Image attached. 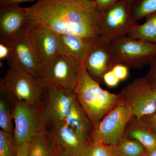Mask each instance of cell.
Segmentation results:
<instances>
[{
    "instance_id": "obj_1",
    "label": "cell",
    "mask_w": 156,
    "mask_h": 156,
    "mask_svg": "<svg viewBox=\"0 0 156 156\" xmlns=\"http://www.w3.org/2000/svg\"><path fill=\"white\" fill-rule=\"evenodd\" d=\"M29 26H44L59 34L101 37V13L93 0H41L26 8Z\"/></svg>"
},
{
    "instance_id": "obj_2",
    "label": "cell",
    "mask_w": 156,
    "mask_h": 156,
    "mask_svg": "<svg viewBox=\"0 0 156 156\" xmlns=\"http://www.w3.org/2000/svg\"><path fill=\"white\" fill-rule=\"evenodd\" d=\"M73 92L92 125L122 102L119 94L102 89L98 82L89 75L84 65Z\"/></svg>"
},
{
    "instance_id": "obj_3",
    "label": "cell",
    "mask_w": 156,
    "mask_h": 156,
    "mask_svg": "<svg viewBox=\"0 0 156 156\" xmlns=\"http://www.w3.org/2000/svg\"><path fill=\"white\" fill-rule=\"evenodd\" d=\"M11 115L15 124L14 135L17 147L23 143L29 142L34 136L49 127L42 103L31 104L17 101Z\"/></svg>"
},
{
    "instance_id": "obj_4",
    "label": "cell",
    "mask_w": 156,
    "mask_h": 156,
    "mask_svg": "<svg viewBox=\"0 0 156 156\" xmlns=\"http://www.w3.org/2000/svg\"><path fill=\"white\" fill-rule=\"evenodd\" d=\"M109 46L117 63L128 68H140L156 58V43L126 36L114 40Z\"/></svg>"
},
{
    "instance_id": "obj_5",
    "label": "cell",
    "mask_w": 156,
    "mask_h": 156,
    "mask_svg": "<svg viewBox=\"0 0 156 156\" xmlns=\"http://www.w3.org/2000/svg\"><path fill=\"white\" fill-rule=\"evenodd\" d=\"M0 85L11 92L17 101L31 104L43 102L45 86L20 68L9 66Z\"/></svg>"
},
{
    "instance_id": "obj_6",
    "label": "cell",
    "mask_w": 156,
    "mask_h": 156,
    "mask_svg": "<svg viewBox=\"0 0 156 156\" xmlns=\"http://www.w3.org/2000/svg\"><path fill=\"white\" fill-rule=\"evenodd\" d=\"M130 4L120 0L105 11L101 12V39L108 44L128 36L136 25L131 18Z\"/></svg>"
},
{
    "instance_id": "obj_7",
    "label": "cell",
    "mask_w": 156,
    "mask_h": 156,
    "mask_svg": "<svg viewBox=\"0 0 156 156\" xmlns=\"http://www.w3.org/2000/svg\"><path fill=\"white\" fill-rule=\"evenodd\" d=\"M134 117L131 108L121 102L92 125V132L104 144L117 145L122 139L127 125Z\"/></svg>"
},
{
    "instance_id": "obj_8",
    "label": "cell",
    "mask_w": 156,
    "mask_h": 156,
    "mask_svg": "<svg viewBox=\"0 0 156 156\" xmlns=\"http://www.w3.org/2000/svg\"><path fill=\"white\" fill-rule=\"evenodd\" d=\"M122 101L130 107L139 120L152 113L156 108V88L146 76L134 79L119 93Z\"/></svg>"
},
{
    "instance_id": "obj_9",
    "label": "cell",
    "mask_w": 156,
    "mask_h": 156,
    "mask_svg": "<svg viewBox=\"0 0 156 156\" xmlns=\"http://www.w3.org/2000/svg\"><path fill=\"white\" fill-rule=\"evenodd\" d=\"M82 66L66 56L59 54L43 69L40 81L44 86H56L73 92Z\"/></svg>"
},
{
    "instance_id": "obj_10",
    "label": "cell",
    "mask_w": 156,
    "mask_h": 156,
    "mask_svg": "<svg viewBox=\"0 0 156 156\" xmlns=\"http://www.w3.org/2000/svg\"><path fill=\"white\" fill-rule=\"evenodd\" d=\"M45 86L42 104L45 121L50 127L63 122L76 96L73 91L51 85Z\"/></svg>"
},
{
    "instance_id": "obj_11",
    "label": "cell",
    "mask_w": 156,
    "mask_h": 156,
    "mask_svg": "<svg viewBox=\"0 0 156 156\" xmlns=\"http://www.w3.org/2000/svg\"><path fill=\"white\" fill-rule=\"evenodd\" d=\"M27 31L43 70L60 54L59 34L40 25L29 26Z\"/></svg>"
},
{
    "instance_id": "obj_12",
    "label": "cell",
    "mask_w": 156,
    "mask_h": 156,
    "mask_svg": "<svg viewBox=\"0 0 156 156\" xmlns=\"http://www.w3.org/2000/svg\"><path fill=\"white\" fill-rule=\"evenodd\" d=\"M7 58L9 66H17L40 81L42 67L32 44L27 31L23 32L10 46Z\"/></svg>"
},
{
    "instance_id": "obj_13",
    "label": "cell",
    "mask_w": 156,
    "mask_h": 156,
    "mask_svg": "<svg viewBox=\"0 0 156 156\" xmlns=\"http://www.w3.org/2000/svg\"><path fill=\"white\" fill-rule=\"evenodd\" d=\"M27 28L26 8L19 5L0 6V43L10 47Z\"/></svg>"
},
{
    "instance_id": "obj_14",
    "label": "cell",
    "mask_w": 156,
    "mask_h": 156,
    "mask_svg": "<svg viewBox=\"0 0 156 156\" xmlns=\"http://www.w3.org/2000/svg\"><path fill=\"white\" fill-rule=\"evenodd\" d=\"M118 64L109 44L98 39L92 46L85 61V68L94 80H101L104 75Z\"/></svg>"
},
{
    "instance_id": "obj_15",
    "label": "cell",
    "mask_w": 156,
    "mask_h": 156,
    "mask_svg": "<svg viewBox=\"0 0 156 156\" xmlns=\"http://www.w3.org/2000/svg\"><path fill=\"white\" fill-rule=\"evenodd\" d=\"M57 147L72 156H85L87 142L80 138L64 122L50 126Z\"/></svg>"
},
{
    "instance_id": "obj_16",
    "label": "cell",
    "mask_w": 156,
    "mask_h": 156,
    "mask_svg": "<svg viewBox=\"0 0 156 156\" xmlns=\"http://www.w3.org/2000/svg\"><path fill=\"white\" fill-rule=\"evenodd\" d=\"M59 37L60 54L66 56L81 66L85 64L91 48L98 40L72 34H59Z\"/></svg>"
},
{
    "instance_id": "obj_17",
    "label": "cell",
    "mask_w": 156,
    "mask_h": 156,
    "mask_svg": "<svg viewBox=\"0 0 156 156\" xmlns=\"http://www.w3.org/2000/svg\"><path fill=\"white\" fill-rule=\"evenodd\" d=\"M63 122L80 138L87 142L92 132V124L76 96Z\"/></svg>"
},
{
    "instance_id": "obj_18",
    "label": "cell",
    "mask_w": 156,
    "mask_h": 156,
    "mask_svg": "<svg viewBox=\"0 0 156 156\" xmlns=\"http://www.w3.org/2000/svg\"><path fill=\"white\" fill-rule=\"evenodd\" d=\"M58 148L48 128L34 136L29 142L27 156H56Z\"/></svg>"
},
{
    "instance_id": "obj_19",
    "label": "cell",
    "mask_w": 156,
    "mask_h": 156,
    "mask_svg": "<svg viewBox=\"0 0 156 156\" xmlns=\"http://www.w3.org/2000/svg\"><path fill=\"white\" fill-rule=\"evenodd\" d=\"M126 127L125 135L138 141L147 151L156 148V133L135 118Z\"/></svg>"
},
{
    "instance_id": "obj_20",
    "label": "cell",
    "mask_w": 156,
    "mask_h": 156,
    "mask_svg": "<svg viewBox=\"0 0 156 156\" xmlns=\"http://www.w3.org/2000/svg\"><path fill=\"white\" fill-rule=\"evenodd\" d=\"M17 101L11 92L0 85V127L2 131L14 133L11 112Z\"/></svg>"
},
{
    "instance_id": "obj_21",
    "label": "cell",
    "mask_w": 156,
    "mask_h": 156,
    "mask_svg": "<svg viewBox=\"0 0 156 156\" xmlns=\"http://www.w3.org/2000/svg\"><path fill=\"white\" fill-rule=\"evenodd\" d=\"M145 22L135 25L127 36L156 43V12L146 17Z\"/></svg>"
},
{
    "instance_id": "obj_22",
    "label": "cell",
    "mask_w": 156,
    "mask_h": 156,
    "mask_svg": "<svg viewBox=\"0 0 156 156\" xmlns=\"http://www.w3.org/2000/svg\"><path fill=\"white\" fill-rule=\"evenodd\" d=\"M111 146L117 156H143L146 151L141 144L125 135L118 144Z\"/></svg>"
},
{
    "instance_id": "obj_23",
    "label": "cell",
    "mask_w": 156,
    "mask_h": 156,
    "mask_svg": "<svg viewBox=\"0 0 156 156\" xmlns=\"http://www.w3.org/2000/svg\"><path fill=\"white\" fill-rule=\"evenodd\" d=\"M131 18L136 21L156 12V0H134L130 5Z\"/></svg>"
},
{
    "instance_id": "obj_24",
    "label": "cell",
    "mask_w": 156,
    "mask_h": 156,
    "mask_svg": "<svg viewBox=\"0 0 156 156\" xmlns=\"http://www.w3.org/2000/svg\"><path fill=\"white\" fill-rule=\"evenodd\" d=\"M85 156H117L111 145L104 144L91 132L87 141V149Z\"/></svg>"
},
{
    "instance_id": "obj_25",
    "label": "cell",
    "mask_w": 156,
    "mask_h": 156,
    "mask_svg": "<svg viewBox=\"0 0 156 156\" xmlns=\"http://www.w3.org/2000/svg\"><path fill=\"white\" fill-rule=\"evenodd\" d=\"M17 147L14 133L0 130V156H17Z\"/></svg>"
},
{
    "instance_id": "obj_26",
    "label": "cell",
    "mask_w": 156,
    "mask_h": 156,
    "mask_svg": "<svg viewBox=\"0 0 156 156\" xmlns=\"http://www.w3.org/2000/svg\"><path fill=\"white\" fill-rule=\"evenodd\" d=\"M112 70L120 81L125 80L128 77V67L125 65L118 63L114 66Z\"/></svg>"
},
{
    "instance_id": "obj_27",
    "label": "cell",
    "mask_w": 156,
    "mask_h": 156,
    "mask_svg": "<svg viewBox=\"0 0 156 156\" xmlns=\"http://www.w3.org/2000/svg\"><path fill=\"white\" fill-rule=\"evenodd\" d=\"M102 80L107 86L111 88L118 86L120 81L112 70L108 71L104 75Z\"/></svg>"
},
{
    "instance_id": "obj_28",
    "label": "cell",
    "mask_w": 156,
    "mask_h": 156,
    "mask_svg": "<svg viewBox=\"0 0 156 156\" xmlns=\"http://www.w3.org/2000/svg\"><path fill=\"white\" fill-rule=\"evenodd\" d=\"M139 120L156 133V108L152 113L142 117Z\"/></svg>"
},
{
    "instance_id": "obj_29",
    "label": "cell",
    "mask_w": 156,
    "mask_h": 156,
    "mask_svg": "<svg viewBox=\"0 0 156 156\" xmlns=\"http://www.w3.org/2000/svg\"><path fill=\"white\" fill-rule=\"evenodd\" d=\"M145 76L151 85L156 88V58L151 62L149 70Z\"/></svg>"
},
{
    "instance_id": "obj_30",
    "label": "cell",
    "mask_w": 156,
    "mask_h": 156,
    "mask_svg": "<svg viewBox=\"0 0 156 156\" xmlns=\"http://www.w3.org/2000/svg\"><path fill=\"white\" fill-rule=\"evenodd\" d=\"M98 9L102 12L111 7L120 0H93Z\"/></svg>"
},
{
    "instance_id": "obj_31",
    "label": "cell",
    "mask_w": 156,
    "mask_h": 156,
    "mask_svg": "<svg viewBox=\"0 0 156 156\" xmlns=\"http://www.w3.org/2000/svg\"><path fill=\"white\" fill-rule=\"evenodd\" d=\"M11 52L10 46L5 44L3 43H0V60H3L8 58Z\"/></svg>"
},
{
    "instance_id": "obj_32",
    "label": "cell",
    "mask_w": 156,
    "mask_h": 156,
    "mask_svg": "<svg viewBox=\"0 0 156 156\" xmlns=\"http://www.w3.org/2000/svg\"><path fill=\"white\" fill-rule=\"evenodd\" d=\"M41 0H0V6L7 5H19L21 3L39 2Z\"/></svg>"
},
{
    "instance_id": "obj_33",
    "label": "cell",
    "mask_w": 156,
    "mask_h": 156,
    "mask_svg": "<svg viewBox=\"0 0 156 156\" xmlns=\"http://www.w3.org/2000/svg\"><path fill=\"white\" fill-rule=\"evenodd\" d=\"M28 142L23 143L17 147V156H27L28 149Z\"/></svg>"
},
{
    "instance_id": "obj_34",
    "label": "cell",
    "mask_w": 156,
    "mask_h": 156,
    "mask_svg": "<svg viewBox=\"0 0 156 156\" xmlns=\"http://www.w3.org/2000/svg\"><path fill=\"white\" fill-rule=\"evenodd\" d=\"M143 156H156V148L150 151H146Z\"/></svg>"
},
{
    "instance_id": "obj_35",
    "label": "cell",
    "mask_w": 156,
    "mask_h": 156,
    "mask_svg": "<svg viewBox=\"0 0 156 156\" xmlns=\"http://www.w3.org/2000/svg\"><path fill=\"white\" fill-rule=\"evenodd\" d=\"M58 148V147H57ZM56 156H72L70 154L58 148V151L56 154Z\"/></svg>"
},
{
    "instance_id": "obj_36",
    "label": "cell",
    "mask_w": 156,
    "mask_h": 156,
    "mask_svg": "<svg viewBox=\"0 0 156 156\" xmlns=\"http://www.w3.org/2000/svg\"><path fill=\"white\" fill-rule=\"evenodd\" d=\"M126 1H127L129 3V4L131 5V3L133 2L134 1V0H126Z\"/></svg>"
},
{
    "instance_id": "obj_37",
    "label": "cell",
    "mask_w": 156,
    "mask_h": 156,
    "mask_svg": "<svg viewBox=\"0 0 156 156\" xmlns=\"http://www.w3.org/2000/svg\"></svg>"
}]
</instances>
